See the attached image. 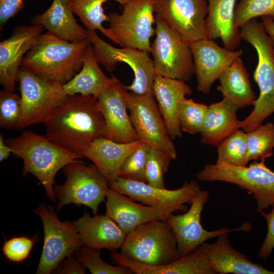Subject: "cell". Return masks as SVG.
Returning a JSON list of instances; mask_svg holds the SVG:
<instances>
[{"label":"cell","instance_id":"obj_1","mask_svg":"<svg viewBox=\"0 0 274 274\" xmlns=\"http://www.w3.org/2000/svg\"><path fill=\"white\" fill-rule=\"evenodd\" d=\"M44 124L48 139L81 156L95 140L109 139L97 98L92 95H67Z\"/></svg>","mask_w":274,"mask_h":274},{"label":"cell","instance_id":"obj_2","mask_svg":"<svg viewBox=\"0 0 274 274\" xmlns=\"http://www.w3.org/2000/svg\"><path fill=\"white\" fill-rule=\"evenodd\" d=\"M6 142L13 149V154L23 160V176L29 173L36 177L51 201L56 200L54 188L57 172L68 163L84 158L65 150L45 135L28 130Z\"/></svg>","mask_w":274,"mask_h":274},{"label":"cell","instance_id":"obj_3","mask_svg":"<svg viewBox=\"0 0 274 274\" xmlns=\"http://www.w3.org/2000/svg\"><path fill=\"white\" fill-rule=\"evenodd\" d=\"M89 43L88 39L70 42L47 31L27 52L21 66L64 85L81 70Z\"/></svg>","mask_w":274,"mask_h":274},{"label":"cell","instance_id":"obj_4","mask_svg":"<svg viewBox=\"0 0 274 274\" xmlns=\"http://www.w3.org/2000/svg\"><path fill=\"white\" fill-rule=\"evenodd\" d=\"M241 39L250 44L257 53L258 62L253 78L259 95L250 114L240 120V128L247 132L262 125L274 113V44L262 22L252 19L240 28Z\"/></svg>","mask_w":274,"mask_h":274},{"label":"cell","instance_id":"obj_5","mask_svg":"<svg viewBox=\"0 0 274 274\" xmlns=\"http://www.w3.org/2000/svg\"><path fill=\"white\" fill-rule=\"evenodd\" d=\"M120 253L143 264L163 265L178 259L177 241L166 220L148 222L126 235Z\"/></svg>","mask_w":274,"mask_h":274},{"label":"cell","instance_id":"obj_6","mask_svg":"<svg viewBox=\"0 0 274 274\" xmlns=\"http://www.w3.org/2000/svg\"><path fill=\"white\" fill-rule=\"evenodd\" d=\"M66 177L61 185L55 184L54 191L58 200L56 212L63 206L74 203L85 205L97 215L99 205L105 200L110 183L93 163L77 160L63 168Z\"/></svg>","mask_w":274,"mask_h":274},{"label":"cell","instance_id":"obj_7","mask_svg":"<svg viewBox=\"0 0 274 274\" xmlns=\"http://www.w3.org/2000/svg\"><path fill=\"white\" fill-rule=\"evenodd\" d=\"M265 159L249 166L208 164L196 174L201 181H220L235 184L252 193L259 213L274 204V172L265 164Z\"/></svg>","mask_w":274,"mask_h":274},{"label":"cell","instance_id":"obj_8","mask_svg":"<svg viewBox=\"0 0 274 274\" xmlns=\"http://www.w3.org/2000/svg\"><path fill=\"white\" fill-rule=\"evenodd\" d=\"M17 82L22 107L17 130L45 123L67 96L62 84L39 76L22 66L18 71Z\"/></svg>","mask_w":274,"mask_h":274},{"label":"cell","instance_id":"obj_9","mask_svg":"<svg viewBox=\"0 0 274 274\" xmlns=\"http://www.w3.org/2000/svg\"><path fill=\"white\" fill-rule=\"evenodd\" d=\"M40 218L44 241L37 274H50L65 258L83 245L73 223L62 222L53 208L44 203L34 210Z\"/></svg>","mask_w":274,"mask_h":274},{"label":"cell","instance_id":"obj_10","mask_svg":"<svg viewBox=\"0 0 274 274\" xmlns=\"http://www.w3.org/2000/svg\"><path fill=\"white\" fill-rule=\"evenodd\" d=\"M121 14L108 15L111 31L122 47L151 51L150 39L155 35L154 0H129Z\"/></svg>","mask_w":274,"mask_h":274},{"label":"cell","instance_id":"obj_11","mask_svg":"<svg viewBox=\"0 0 274 274\" xmlns=\"http://www.w3.org/2000/svg\"><path fill=\"white\" fill-rule=\"evenodd\" d=\"M155 35L150 51L155 74L185 82L190 80L195 70L188 44L157 17Z\"/></svg>","mask_w":274,"mask_h":274},{"label":"cell","instance_id":"obj_12","mask_svg":"<svg viewBox=\"0 0 274 274\" xmlns=\"http://www.w3.org/2000/svg\"><path fill=\"white\" fill-rule=\"evenodd\" d=\"M87 39L92 45L97 62L108 72L114 71L119 62L130 67L134 78L130 85L126 86L128 91L140 94H153L156 74L153 60L148 52L134 48H115L99 38L95 31L88 29Z\"/></svg>","mask_w":274,"mask_h":274},{"label":"cell","instance_id":"obj_13","mask_svg":"<svg viewBox=\"0 0 274 274\" xmlns=\"http://www.w3.org/2000/svg\"><path fill=\"white\" fill-rule=\"evenodd\" d=\"M209 198L207 190H200L193 198L190 207L184 214H170L166 219L176 239L180 257L185 256L207 241L232 231L251 230L250 223L245 222L241 226L233 229L223 227L214 231L204 229L201 223V215Z\"/></svg>","mask_w":274,"mask_h":274},{"label":"cell","instance_id":"obj_14","mask_svg":"<svg viewBox=\"0 0 274 274\" xmlns=\"http://www.w3.org/2000/svg\"><path fill=\"white\" fill-rule=\"evenodd\" d=\"M127 109L140 140L151 148L164 151L175 159L176 148L153 94H140L129 91Z\"/></svg>","mask_w":274,"mask_h":274},{"label":"cell","instance_id":"obj_15","mask_svg":"<svg viewBox=\"0 0 274 274\" xmlns=\"http://www.w3.org/2000/svg\"><path fill=\"white\" fill-rule=\"evenodd\" d=\"M156 17L187 43L208 38L207 0H154Z\"/></svg>","mask_w":274,"mask_h":274},{"label":"cell","instance_id":"obj_16","mask_svg":"<svg viewBox=\"0 0 274 274\" xmlns=\"http://www.w3.org/2000/svg\"><path fill=\"white\" fill-rule=\"evenodd\" d=\"M110 188L135 201L156 208H170L176 212L187 211L186 203H190L201 190L200 185L194 180L185 182L178 189L168 190L120 177L110 184Z\"/></svg>","mask_w":274,"mask_h":274},{"label":"cell","instance_id":"obj_17","mask_svg":"<svg viewBox=\"0 0 274 274\" xmlns=\"http://www.w3.org/2000/svg\"><path fill=\"white\" fill-rule=\"evenodd\" d=\"M197 80V89L209 93L214 82L223 72L242 55L243 50H230L218 45L212 39H204L188 44Z\"/></svg>","mask_w":274,"mask_h":274},{"label":"cell","instance_id":"obj_18","mask_svg":"<svg viewBox=\"0 0 274 274\" xmlns=\"http://www.w3.org/2000/svg\"><path fill=\"white\" fill-rule=\"evenodd\" d=\"M45 28L41 25H21L0 43V83L14 92L18 71L24 57L33 46Z\"/></svg>","mask_w":274,"mask_h":274},{"label":"cell","instance_id":"obj_19","mask_svg":"<svg viewBox=\"0 0 274 274\" xmlns=\"http://www.w3.org/2000/svg\"><path fill=\"white\" fill-rule=\"evenodd\" d=\"M106 214L126 235L138 226L155 220H166L176 212L170 208H160L138 203L128 196L109 188L106 196Z\"/></svg>","mask_w":274,"mask_h":274},{"label":"cell","instance_id":"obj_20","mask_svg":"<svg viewBox=\"0 0 274 274\" xmlns=\"http://www.w3.org/2000/svg\"><path fill=\"white\" fill-rule=\"evenodd\" d=\"M129 91L121 82L97 98L109 131V139L121 143L140 140L127 112Z\"/></svg>","mask_w":274,"mask_h":274},{"label":"cell","instance_id":"obj_21","mask_svg":"<svg viewBox=\"0 0 274 274\" xmlns=\"http://www.w3.org/2000/svg\"><path fill=\"white\" fill-rule=\"evenodd\" d=\"M207 255L215 273L274 274V271L252 262L246 255L234 248L228 233L218 236L212 244L204 243L200 246Z\"/></svg>","mask_w":274,"mask_h":274},{"label":"cell","instance_id":"obj_22","mask_svg":"<svg viewBox=\"0 0 274 274\" xmlns=\"http://www.w3.org/2000/svg\"><path fill=\"white\" fill-rule=\"evenodd\" d=\"M113 261L135 274H215L206 253L199 246L187 255L163 265H149L134 261L116 250H111Z\"/></svg>","mask_w":274,"mask_h":274},{"label":"cell","instance_id":"obj_23","mask_svg":"<svg viewBox=\"0 0 274 274\" xmlns=\"http://www.w3.org/2000/svg\"><path fill=\"white\" fill-rule=\"evenodd\" d=\"M192 93L191 87L184 81L155 75L153 94L172 139L182 137L178 106L181 100Z\"/></svg>","mask_w":274,"mask_h":274},{"label":"cell","instance_id":"obj_24","mask_svg":"<svg viewBox=\"0 0 274 274\" xmlns=\"http://www.w3.org/2000/svg\"><path fill=\"white\" fill-rule=\"evenodd\" d=\"M84 246L101 250L120 248L126 234L117 223L106 214L91 217L85 213L73 222Z\"/></svg>","mask_w":274,"mask_h":274},{"label":"cell","instance_id":"obj_25","mask_svg":"<svg viewBox=\"0 0 274 274\" xmlns=\"http://www.w3.org/2000/svg\"><path fill=\"white\" fill-rule=\"evenodd\" d=\"M145 144L141 140L121 143L106 138H99L82 155L91 160L110 184L119 177L120 167L127 157Z\"/></svg>","mask_w":274,"mask_h":274},{"label":"cell","instance_id":"obj_26","mask_svg":"<svg viewBox=\"0 0 274 274\" xmlns=\"http://www.w3.org/2000/svg\"><path fill=\"white\" fill-rule=\"evenodd\" d=\"M32 24L40 25L64 40L79 42L87 39V29L77 22L68 0H53L44 12L31 19Z\"/></svg>","mask_w":274,"mask_h":274},{"label":"cell","instance_id":"obj_27","mask_svg":"<svg viewBox=\"0 0 274 274\" xmlns=\"http://www.w3.org/2000/svg\"><path fill=\"white\" fill-rule=\"evenodd\" d=\"M238 109L232 101L224 98L208 106L199 133L200 142L217 147L223 140L240 129V120L236 116Z\"/></svg>","mask_w":274,"mask_h":274},{"label":"cell","instance_id":"obj_28","mask_svg":"<svg viewBox=\"0 0 274 274\" xmlns=\"http://www.w3.org/2000/svg\"><path fill=\"white\" fill-rule=\"evenodd\" d=\"M89 43L81 70L63 85L67 95H92L96 98L120 82L115 76L108 77L99 65Z\"/></svg>","mask_w":274,"mask_h":274},{"label":"cell","instance_id":"obj_29","mask_svg":"<svg viewBox=\"0 0 274 274\" xmlns=\"http://www.w3.org/2000/svg\"><path fill=\"white\" fill-rule=\"evenodd\" d=\"M236 0H208L206 27L208 39L219 38L224 47L234 50L242 40L234 25Z\"/></svg>","mask_w":274,"mask_h":274},{"label":"cell","instance_id":"obj_30","mask_svg":"<svg viewBox=\"0 0 274 274\" xmlns=\"http://www.w3.org/2000/svg\"><path fill=\"white\" fill-rule=\"evenodd\" d=\"M217 90L224 98L232 101L238 109L253 105L257 97L242 60L236 59L221 74Z\"/></svg>","mask_w":274,"mask_h":274},{"label":"cell","instance_id":"obj_31","mask_svg":"<svg viewBox=\"0 0 274 274\" xmlns=\"http://www.w3.org/2000/svg\"><path fill=\"white\" fill-rule=\"evenodd\" d=\"M114 1L122 6L129 0H68L74 13L83 23L86 29L95 31L98 30L111 41L118 45V42L110 29L102 25L105 21H108L102 8L103 4Z\"/></svg>","mask_w":274,"mask_h":274},{"label":"cell","instance_id":"obj_32","mask_svg":"<svg viewBox=\"0 0 274 274\" xmlns=\"http://www.w3.org/2000/svg\"><path fill=\"white\" fill-rule=\"evenodd\" d=\"M216 163L244 166L247 158L246 132L239 129L231 134L217 146Z\"/></svg>","mask_w":274,"mask_h":274},{"label":"cell","instance_id":"obj_33","mask_svg":"<svg viewBox=\"0 0 274 274\" xmlns=\"http://www.w3.org/2000/svg\"><path fill=\"white\" fill-rule=\"evenodd\" d=\"M247 158L250 160L265 159L273 155L274 124L268 122L246 132Z\"/></svg>","mask_w":274,"mask_h":274},{"label":"cell","instance_id":"obj_34","mask_svg":"<svg viewBox=\"0 0 274 274\" xmlns=\"http://www.w3.org/2000/svg\"><path fill=\"white\" fill-rule=\"evenodd\" d=\"M208 106L192 99L183 98L178 106V116L182 131L191 134L200 133Z\"/></svg>","mask_w":274,"mask_h":274},{"label":"cell","instance_id":"obj_35","mask_svg":"<svg viewBox=\"0 0 274 274\" xmlns=\"http://www.w3.org/2000/svg\"><path fill=\"white\" fill-rule=\"evenodd\" d=\"M260 16L274 20V0H241L235 9L234 26L239 29L249 21Z\"/></svg>","mask_w":274,"mask_h":274},{"label":"cell","instance_id":"obj_36","mask_svg":"<svg viewBox=\"0 0 274 274\" xmlns=\"http://www.w3.org/2000/svg\"><path fill=\"white\" fill-rule=\"evenodd\" d=\"M99 250L83 246L76 251L77 259L92 274H131V271L125 266H114L105 262L100 257Z\"/></svg>","mask_w":274,"mask_h":274},{"label":"cell","instance_id":"obj_37","mask_svg":"<svg viewBox=\"0 0 274 274\" xmlns=\"http://www.w3.org/2000/svg\"><path fill=\"white\" fill-rule=\"evenodd\" d=\"M173 160L168 154L150 147L146 169L147 184L155 187L165 188L164 175Z\"/></svg>","mask_w":274,"mask_h":274},{"label":"cell","instance_id":"obj_38","mask_svg":"<svg viewBox=\"0 0 274 274\" xmlns=\"http://www.w3.org/2000/svg\"><path fill=\"white\" fill-rule=\"evenodd\" d=\"M150 149L145 144L129 154L120 167L119 177L147 183L146 169Z\"/></svg>","mask_w":274,"mask_h":274},{"label":"cell","instance_id":"obj_39","mask_svg":"<svg viewBox=\"0 0 274 274\" xmlns=\"http://www.w3.org/2000/svg\"><path fill=\"white\" fill-rule=\"evenodd\" d=\"M21 95L4 89L0 92V126L16 129L21 115Z\"/></svg>","mask_w":274,"mask_h":274},{"label":"cell","instance_id":"obj_40","mask_svg":"<svg viewBox=\"0 0 274 274\" xmlns=\"http://www.w3.org/2000/svg\"><path fill=\"white\" fill-rule=\"evenodd\" d=\"M36 237L25 236L13 237L6 241L2 247V252L10 261L19 263L26 259L35 244Z\"/></svg>","mask_w":274,"mask_h":274},{"label":"cell","instance_id":"obj_41","mask_svg":"<svg viewBox=\"0 0 274 274\" xmlns=\"http://www.w3.org/2000/svg\"><path fill=\"white\" fill-rule=\"evenodd\" d=\"M272 206V209L269 213L260 212L265 219L267 225L265 237L258 252V257L263 260L270 256L274 248V204Z\"/></svg>","mask_w":274,"mask_h":274},{"label":"cell","instance_id":"obj_42","mask_svg":"<svg viewBox=\"0 0 274 274\" xmlns=\"http://www.w3.org/2000/svg\"><path fill=\"white\" fill-rule=\"evenodd\" d=\"M24 7L23 0H0V28Z\"/></svg>","mask_w":274,"mask_h":274},{"label":"cell","instance_id":"obj_43","mask_svg":"<svg viewBox=\"0 0 274 274\" xmlns=\"http://www.w3.org/2000/svg\"><path fill=\"white\" fill-rule=\"evenodd\" d=\"M86 268L80 261L71 255L62 261L53 272L59 274H84L85 273Z\"/></svg>","mask_w":274,"mask_h":274},{"label":"cell","instance_id":"obj_44","mask_svg":"<svg viewBox=\"0 0 274 274\" xmlns=\"http://www.w3.org/2000/svg\"><path fill=\"white\" fill-rule=\"evenodd\" d=\"M11 153H13V150L6 142H5L2 134H0V161H3L7 159Z\"/></svg>","mask_w":274,"mask_h":274},{"label":"cell","instance_id":"obj_45","mask_svg":"<svg viewBox=\"0 0 274 274\" xmlns=\"http://www.w3.org/2000/svg\"><path fill=\"white\" fill-rule=\"evenodd\" d=\"M262 23L274 44V20L269 17H262Z\"/></svg>","mask_w":274,"mask_h":274}]
</instances>
